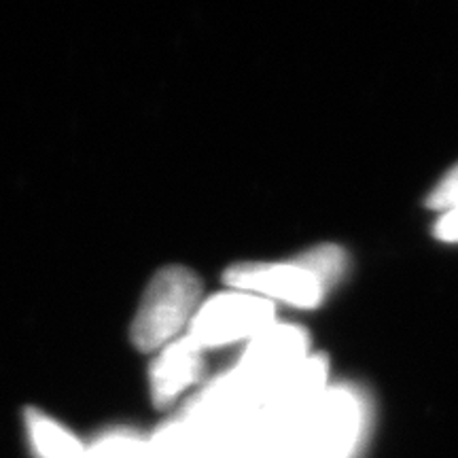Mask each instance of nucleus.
<instances>
[{"mask_svg":"<svg viewBox=\"0 0 458 458\" xmlns=\"http://www.w3.org/2000/svg\"><path fill=\"white\" fill-rule=\"evenodd\" d=\"M310 357L308 331L289 323H274L249 342L240 363L233 368L236 376L261 399L276 382Z\"/></svg>","mask_w":458,"mask_h":458,"instance_id":"obj_4","label":"nucleus"},{"mask_svg":"<svg viewBox=\"0 0 458 458\" xmlns=\"http://www.w3.org/2000/svg\"><path fill=\"white\" fill-rule=\"evenodd\" d=\"M435 236L442 242H458V208H452L435 223Z\"/></svg>","mask_w":458,"mask_h":458,"instance_id":"obj_11","label":"nucleus"},{"mask_svg":"<svg viewBox=\"0 0 458 458\" xmlns=\"http://www.w3.org/2000/svg\"><path fill=\"white\" fill-rule=\"evenodd\" d=\"M427 206L433 210H444V213L458 208V164L437 182L427 199Z\"/></svg>","mask_w":458,"mask_h":458,"instance_id":"obj_10","label":"nucleus"},{"mask_svg":"<svg viewBox=\"0 0 458 458\" xmlns=\"http://www.w3.org/2000/svg\"><path fill=\"white\" fill-rule=\"evenodd\" d=\"M202 303V283L182 266L162 267L148 280L131 320L130 340L140 352H157L179 340Z\"/></svg>","mask_w":458,"mask_h":458,"instance_id":"obj_2","label":"nucleus"},{"mask_svg":"<svg viewBox=\"0 0 458 458\" xmlns=\"http://www.w3.org/2000/svg\"><path fill=\"white\" fill-rule=\"evenodd\" d=\"M274 314L276 308L272 301L242 291H229L199 303L189 323L187 337L199 351L253 340L276 323Z\"/></svg>","mask_w":458,"mask_h":458,"instance_id":"obj_3","label":"nucleus"},{"mask_svg":"<svg viewBox=\"0 0 458 458\" xmlns=\"http://www.w3.org/2000/svg\"><path fill=\"white\" fill-rule=\"evenodd\" d=\"M227 286L261 297L267 301H283L295 308H317L325 291L310 272L295 261L291 263H236L223 274Z\"/></svg>","mask_w":458,"mask_h":458,"instance_id":"obj_5","label":"nucleus"},{"mask_svg":"<svg viewBox=\"0 0 458 458\" xmlns=\"http://www.w3.org/2000/svg\"><path fill=\"white\" fill-rule=\"evenodd\" d=\"M295 263L310 272L320 289L327 293V289H331L346 272V253L335 244H318L297 257Z\"/></svg>","mask_w":458,"mask_h":458,"instance_id":"obj_8","label":"nucleus"},{"mask_svg":"<svg viewBox=\"0 0 458 458\" xmlns=\"http://www.w3.org/2000/svg\"><path fill=\"white\" fill-rule=\"evenodd\" d=\"M83 458H151L148 444L139 433L128 428H113L98 435L94 442L85 445Z\"/></svg>","mask_w":458,"mask_h":458,"instance_id":"obj_9","label":"nucleus"},{"mask_svg":"<svg viewBox=\"0 0 458 458\" xmlns=\"http://www.w3.org/2000/svg\"><path fill=\"white\" fill-rule=\"evenodd\" d=\"M363 431V405L348 388H325L301 414L263 435L284 458H351Z\"/></svg>","mask_w":458,"mask_h":458,"instance_id":"obj_1","label":"nucleus"},{"mask_svg":"<svg viewBox=\"0 0 458 458\" xmlns=\"http://www.w3.org/2000/svg\"><path fill=\"white\" fill-rule=\"evenodd\" d=\"M204 351L187 335L170 342L148 368V391L157 408H168L204 376Z\"/></svg>","mask_w":458,"mask_h":458,"instance_id":"obj_6","label":"nucleus"},{"mask_svg":"<svg viewBox=\"0 0 458 458\" xmlns=\"http://www.w3.org/2000/svg\"><path fill=\"white\" fill-rule=\"evenodd\" d=\"M26 439L34 458H83L85 444L77 433L45 414L38 408H28L24 414Z\"/></svg>","mask_w":458,"mask_h":458,"instance_id":"obj_7","label":"nucleus"}]
</instances>
